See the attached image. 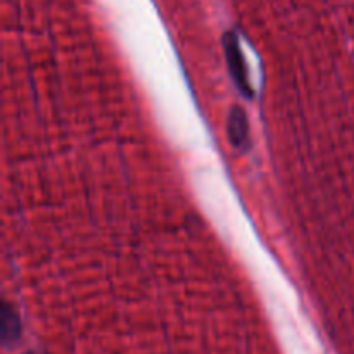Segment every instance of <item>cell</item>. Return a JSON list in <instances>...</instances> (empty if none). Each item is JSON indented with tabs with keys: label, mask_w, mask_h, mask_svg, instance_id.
<instances>
[{
	"label": "cell",
	"mask_w": 354,
	"mask_h": 354,
	"mask_svg": "<svg viewBox=\"0 0 354 354\" xmlns=\"http://www.w3.org/2000/svg\"><path fill=\"white\" fill-rule=\"evenodd\" d=\"M2 330H3V341H9L17 335V325L16 317L9 313V308H3V320H2Z\"/></svg>",
	"instance_id": "cell-3"
},
{
	"label": "cell",
	"mask_w": 354,
	"mask_h": 354,
	"mask_svg": "<svg viewBox=\"0 0 354 354\" xmlns=\"http://www.w3.org/2000/svg\"><path fill=\"white\" fill-rule=\"evenodd\" d=\"M225 52H227V61L228 66H230V71L234 80L237 82V86L241 88V92L244 93L245 97H251L252 90L251 85H249L248 73H245V64L244 59H242V52L239 48L237 38L234 35H227L225 37Z\"/></svg>",
	"instance_id": "cell-1"
},
{
	"label": "cell",
	"mask_w": 354,
	"mask_h": 354,
	"mask_svg": "<svg viewBox=\"0 0 354 354\" xmlns=\"http://www.w3.org/2000/svg\"><path fill=\"white\" fill-rule=\"evenodd\" d=\"M228 133H230L232 142L237 147H244L245 140H248V118H245L244 111L235 107L228 120Z\"/></svg>",
	"instance_id": "cell-2"
}]
</instances>
